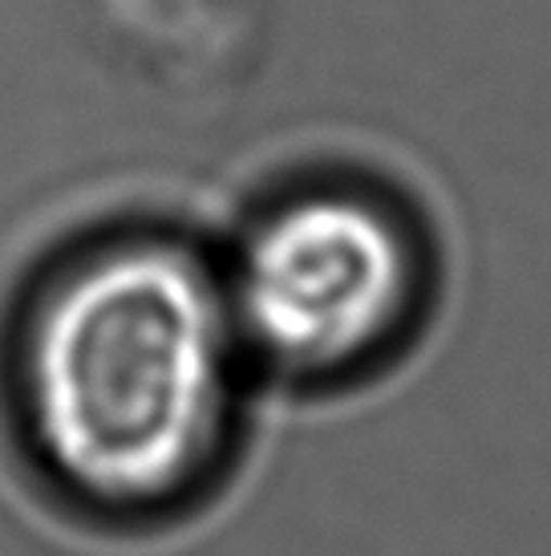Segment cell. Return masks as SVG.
Instances as JSON below:
<instances>
[{
    "instance_id": "obj_1",
    "label": "cell",
    "mask_w": 551,
    "mask_h": 556,
    "mask_svg": "<svg viewBox=\"0 0 551 556\" xmlns=\"http://www.w3.org/2000/svg\"><path fill=\"white\" fill-rule=\"evenodd\" d=\"M244 341L183 240L106 236L53 264L9 338V406L37 471L102 516H154L215 476Z\"/></svg>"
},
{
    "instance_id": "obj_2",
    "label": "cell",
    "mask_w": 551,
    "mask_h": 556,
    "mask_svg": "<svg viewBox=\"0 0 551 556\" xmlns=\"http://www.w3.org/2000/svg\"><path fill=\"white\" fill-rule=\"evenodd\" d=\"M223 293L247 357L296 382H333L410 329L422 252L382 195L308 187L247 228Z\"/></svg>"
}]
</instances>
